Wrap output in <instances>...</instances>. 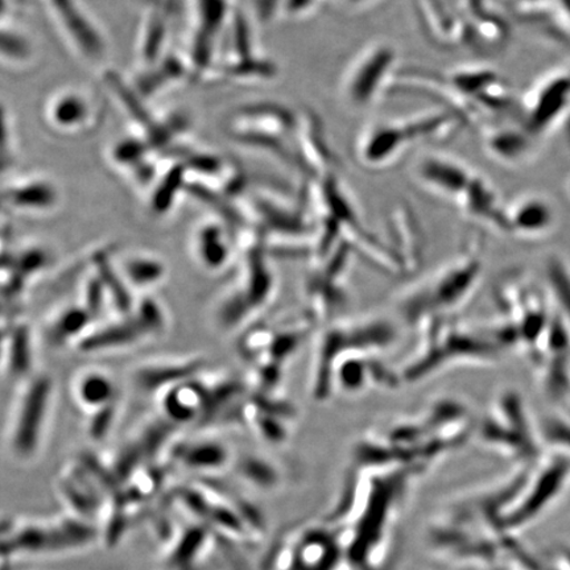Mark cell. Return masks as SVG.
Instances as JSON below:
<instances>
[{
    "label": "cell",
    "instance_id": "obj_1",
    "mask_svg": "<svg viewBox=\"0 0 570 570\" xmlns=\"http://www.w3.org/2000/svg\"><path fill=\"white\" fill-rule=\"evenodd\" d=\"M484 269V238L481 232H474L451 258L399 292L395 309L413 330L425 321L459 316L480 288Z\"/></svg>",
    "mask_w": 570,
    "mask_h": 570
},
{
    "label": "cell",
    "instance_id": "obj_2",
    "mask_svg": "<svg viewBox=\"0 0 570 570\" xmlns=\"http://www.w3.org/2000/svg\"><path fill=\"white\" fill-rule=\"evenodd\" d=\"M415 331V344L396 366L403 386L454 367L494 365L504 351L487 326L468 324L459 316L425 321Z\"/></svg>",
    "mask_w": 570,
    "mask_h": 570
},
{
    "label": "cell",
    "instance_id": "obj_3",
    "mask_svg": "<svg viewBox=\"0 0 570 570\" xmlns=\"http://www.w3.org/2000/svg\"><path fill=\"white\" fill-rule=\"evenodd\" d=\"M313 334L309 394L316 403L334 396L333 373L340 360L356 352L384 353L397 340L396 325L387 317L341 316L317 326Z\"/></svg>",
    "mask_w": 570,
    "mask_h": 570
},
{
    "label": "cell",
    "instance_id": "obj_4",
    "mask_svg": "<svg viewBox=\"0 0 570 570\" xmlns=\"http://www.w3.org/2000/svg\"><path fill=\"white\" fill-rule=\"evenodd\" d=\"M532 433L522 397L505 390L476 419L474 438L488 451L503 458L531 460L538 453Z\"/></svg>",
    "mask_w": 570,
    "mask_h": 570
},
{
    "label": "cell",
    "instance_id": "obj_5",
    "mask_svg": "<svg viewBox=\"0 0 570 570\" xmlns=\"http://www.w3.org/2000/svg\"><path fill=\"white\" fill-rule=\"evenodd\" d=\"M354 249L346 242L321 258L312 259L304 282L306 313L317 326L344 316L351 304V276Z\"/></svg>",
    "mask_w": 570,
    "mask_h": 570
},
{
    "label": "cell",
    "instance_id": "obj_6",
    "mask_svg": "<svg viewBox=\"0 0 570 570\" xmlns=\"http://www.w3.org/2000/svg\"><path fill=\"white\" fill-rule=\"evenodd\" d=\"M399 52L392 42L377 40L362 49L345 70L340 98L348 110L366 111L389 95L397 73Z\"/></svg>",
    "mask_w": 570,
    "mask_h": 570
},
{
    "label": "cell",
    "instance_id": "obj_7",
    "mask_svg": "<svg viewBox=\"0 0 570 570\" xmlns=\"http://www.w3.org/2000/svg\"><path fill=\"white\" fill-rule=\"evenodd\" d=\"M403 386L396 366L383 353L356 352L340 360L333 373L334 395H362L373 390H397Z\"/></svg>",
    "mask_w": 570,
    "mask_h": 570
},
{
    "label": "cell",
    "instance_id": "obj_8",
    "mask_svg": "<svg viewBox=\"0 0 570 570\" xmlns=\"http://www.w3.org/2000/svg\"><path fill=\"white\" fill-rule=\"evenodd\" d=\"M446 77L487 119L497 114L508 112L515 107L514 95L509 83L493 68L460 67L449 71Z\"/></svg>",
    "mask_w": 570,
    "mask_h": 570
},
{
    "label": "cell",
    "instance_id": "obj_9",
    "mask_svg": "<svg viewBox=\"0 0 570 570\" xmlns=\"http://www.w3.org/2000/svg\"><path fill=\"white\" fill-rule=\"evenodd\" d=\"M413 146L401 119L375 120L355 141V158L372 173H381L401 160Z\"/></svg>",
    "mask_w": 570,
    "mask_h": 570
},
{
    "label": "cell",
    "instance_id": "obj_10",
    "mask_svg": "<svg viewBox=\"0 0 570 570\" xmlns=\"http://www.w3.org/2000/svg\"><path fill=\"white\" fill-rule=\"evenodd\" d=\"M476 170L454 156L431 153L420 158L413 167L415 181L428 194L451 203L454 208L469 188Z\"/></svg>",
    "mask_w": 570,
    "mask_h": 570
},
{
    "label": "cell",
    "instance_id": "obj_11",
    "mask_svg": "<svg viewBox=\"0 0 570 570\" xmlns=\"http://www.w3.org/2000/svg\"><path fill=\"white\" fill-rule=\"evenodd\" d=\"M51 395L52 381L48 376L38 375L28 383L11 430V445L19 458H28L38 449Z\"/></svg>",
    "mask_w": 570,
    "mask_h": 570
},
{
    "label": "cell",
    "instance_id": "obj_12",
    "mask_svg": "<svg viewBox=\"0 0 570 570\" xmlns=\"http://www.w3.org/2000/svg\"><path fill=\"white\" fill-rule=\"evenodd\" d=\"M296 155L302 173L309 180L338 174V160L327 140L323 122L315 112L298 114L296 128Z\"/></svg>",
    "mask_w": 570,
    "mask_h": 570
},
{
    "label": "cell",
    "instance_id": "obj_13",
    "mask_svg": "<svg viewBox=\"0 0 570 570\" xmlns=\"http://www.w3.org/2000/svg\"><path fill=\"white\" fill-rule=\"evenodd\" d=\"M387 244L394 253L403 276H411L422 266L425 240L416 214L410 205L401 203L392 206L387 217Z\"/></svg>",
    "mask_w": 570,
    "mask_h": 570
},
{
    "label": "cell",
    "instance_id": "obj_14",
    "mask_svg": "<svg viewBox=\"0 0 570 570\" xmlns=\"http://www.w3.org/2000/svg\"><path fill=\"white\" fill-rule=\"evenodd\" d=\"M416 16L432 45L451 48L472 42L465 16L462 11H453L441 0H419Z\"/></svg>",
    "mask_w": 570,
    "mask_h": 570
},
{
    "label": "cell",
    "instance_id": "obj_15",
    "mask_svg": "<svg viewBox=\"0 0 570 570\" xmlns=\"http://www.w3.org/2000/svg\"><path fill=\"white\" fill-rule=\"evenodd\" d=\"M209 386L196 377L163 391L161 410L170 425L203 422L208 407Z\"/></svg>",
    "mask_w": 570,
    "mask_h": 570
},
{
    "label": "cell",
    "instance_id": "obj_16",
    "mask_svg": "<svg viewBox=\"0 0 570 570\" xmlns=\"http://www.w3.org/2000/svg\"><path fill=\"white\" fill-rule=\"evenodd\" d=\"M401 120L413 146L420 142H444L468 127L458 114L441 106L411 114Z\"/></svg>",
    "mask_w": 570,
    "mask_h": 570
},
{
    "label": "cell",
    "instance_id": "obj_17",
    "mask_svg": "<svg viewBox=\"0 0 570 570\" xmlns=\"http://www.w3.org/2000/svg\"><path fill=\"white\" fill-rule=\"evenodd\" d=\"M483 147L494 161L502 166L517 167L531 158L533 135L522 127L484 126Z\"/></svg>",
    "mask_w": 570,
    "mask_h": 570
},
{
    "label": "cell",
    "instance_id": "obj_18",
    "mask_svg": "<svg viewBox=\"0 0 570 570\" xmlns=\"http://www.w3.org/2000/svg\"><path fill=\"white\" fill-rule=\"evenodd\" d=\"M509 235L518 237H537L550 229L552 210L546 199L524 196L511 205H505Z\"/></svg>",
    "mask_w": 570,
    "mask_h": 570
},
{
    "label": "cell",
    "instance_id": "obj_19",
    "mask_svg": "<svg viewBox=\"0 0 570 570\" xmlns=\"http://www.w3.org/2000/svg\"><path fill=\"white\" fill-rule=\"evenodd\" d=\"M145 337H148L145 327L141 326L137 317L128 315L117 323L107 324L89 332L78 342V346L87 353L117 351V348L137 344Z\"/></svg>",
    "mask_w": 570,
    "mask_h": 570
},
{
    "label": "cell",
    "instance_id": "obj_20",
    "mask_svg": "<svg viewBox=\"0 0 570 570\" xmlns=\"http://www.w3.org/2000/svg\"><path fill=\"white\" fill-rule=\"evenodd\" d=\"M275 275L267 261L266 244L253 246L246 261L244 287L240 288L255 311L266 306L275 294Z\"/></svg>",
    "mask_w": 570,
    "mask_h": 570
},
{
    "label": "cell",
    "instance_id": "obj_21",
    "mask_svg": "<svg viewBox=\"0 0 570 570\" xmlns=\"http://www.w3.org/2000/svg\"><path fill=\"white\" fill-rule=\"evenodd\" d=\"M202 368V361L158 362L141 367L135 380L142 390L166 391L175 384L196 377Z\"/></svg>",
    "mask_w": 570,
    "mask_h": 570
},
{
    "label": "cell",
    "instance_id": "obj_22",
    "mask_svg": "<svg viewBox=\"0 0 570 570\" xmlns=\"http://www.w3.org/2000/svg\"><path fill=\"white\" fill-rule=\"evenodd\" d=\"M48 119L59 130L73 131L83 128L90 119V104L80 92L57 95L48 107Z\"/></svg>",
    "mask_w": 570,
    "mask_h": 570
},
{
    "label": "cell",
    "instance_id": "obj_23",
    "mask_svg": "<svg viewBox=\"0 0 570 570\" xmlns=\"http://www.w3.org/2000/svg\"><path fill=\"white\" fill-rule=\"evenodd\" d=\"M92 263H95V273L102 281L107 295H109L120 315H131L137 302L134 301L131 288L128 287L119 268L117 265H112L110 254L107 252L97 253L92 256Z\"/></svg>",
    "mask_w": 570,
    "mask_h": 570
},
{
    "label": "cell",
    "instance_id": "obj_24",
    "mask_svg": "<svg viewBox=\"0 0 570 570\" xmlns=\"http://www.w3.org/2000/svg\"><path fill=\"white\" fill-rule=\"evenodd\" d=\"M76 397L85 409L96 412L116 403L117 386L106 373L90 370L78 377Z\"/></svg>",
    "mask_w": 570,
    "mask_h": 570
},
{
    "label": "cell",
    "instance_id": "obj_25",
    "mask_svg": "<svg viewBox=\"0 0 570 570\" xmlns=\"http://www.w3.org/2000/svg\"><path fill=\"white\" fill-rule=\"evenodd\" d=\"M91 313L82 304L63 308L53 317L48 327V340L52 345H62L75 340H82L92 324Z\"/></svg>",
    "mask_w": 570,
    "mask_h": 570
},
{
    "label": "cell",
    "instance_id": "obj_26",
    "mask_svg": "<svg viewBox=\"0 0 570 570\" xmlns=\"http://www.w3.org/2000/svg\"><path fill=\"white\" fill-rule=\"evenodd\" d=\"M196 253L205 268H224L230 259L232 249L223 226L212 223L199 227L196 235Z\"/></svg>",
    "mask_w": 570,
    "mask_h": 570
},
{
    "label": "cell",
    "instance_id": "obj_27",
    "mask_svg": "<svg viewBox=\"0 0 570 570\" xmlns=\"http://www.w3.org/2000/svg\"><path fill=\"white\" fill-rule=\"evenodd\" d=\"M4 203L16 209L49 210L57 203V194L51 183L31 180L4 190Z\"/></svg>",
    "mask_w": 570,
    "mask_h": 570
},
{
    "label": "cell",
    "instance_id": "obj_28",
    "mask_svg": "<svg viewBox=\"0 0 570 570\" xmlns=\"http://www.w3.org/2000/svg\"><path fill=\"white\" fill-rule=\"evenodd\" d=\"M128 287L147 289L159 284L167 274L164 263L148 254H134L122 261L118 267Z\"/></svg>",
    "mask_w": 570,
    "mask_h": 570
},
{
    "label": "cell",
    "instance_id": "obj_29",
    "mask_svg": "<svg viewBox=\"0 0 570 570\" xmlns=\"http://www.w3.org/2000/svg\"><path fill=\"white\" fill-rule=\"evenodd\" d=\"M176 458L189 468L216 469L229 460V452L218 441L199 440L178 446Z\"/></svg>",
    "mask_w": 570,
    "mask_h": 570
},
{
    "label": "cell",
    "instance_id": "obj_30",
    "mask_svg": "<svg viewBox=\"0 0 570 570\" xmlns=\"http://www.w3.org/2000/svg\"><path fill=\"white\" fill-rule=\"evenodd\" d=\"M7 368L13 376H26L32 367V341L30 330L20 324L11 327L7 337Z\"/></svg>",
    "mask_w": 570,
    "mask_h": 570
},
{
    "label": "cell",
    "instance_id": "obj_31",
    "mask_svg": "<svg viewBox=\"0 0 570 570\" xmlns=\"http://www.w3.org/2000/svg\"><path fill=\"white\" fill-rule=\"evenodd\" d=\"M255 312L253 305L249 304L242 291H235L230 296H227L223 304H220L217 312V320L220 326L225 330H233V327L244 323V321Z\"/></svg>",
    "mask_w": 570,
    "mask_h": 570
},
{
    "label": "cell",
    "instance_id": "obj_32",
    "mask_svg": "<svg viewBox=\"0 0 570 570\" xmlns=\"http://www.w3.org/2000/svg\"><path fill=\"white\" fill-rule=\"evenodd\" d=\"M131 315L137 317L148 336L160 333L166 326V315H164L161 305L155 302L154 298H145V301L135 304Z\"/></svg>",
    "mask_w": 570,
    "mask_h": 570
},
{
    "label": "cell",
    "instance_id": "obj_33",
    "mask_svg": "<svg viewBox=\"0 0 570 570\" xmlns=\"http://www.w3.org/2000/svg\"><path fill=\"white\" fill-rule=\"evenodd\" d=\"M107 295L105 285L99 276L95 273L88 277L87 283L83 285V301L82 305L87 308L92 317L101 316L104 312Z\"/></svg>",
    "mask_w": 570,
    "mask_h": 570
},
{
    "label": "cell",
    "instance_id": "obj_34",
    "mask_svg": "<svg viewBox=\"0 0 570 570\" xmlns=\"http://www.w3.org/2000/svg\"><path fill=\"white\" fill-rule=\"evenodd\" d=\"M116 403L107 405V407L92 412L89 433L95 440H101L109 434L116 419Z\"/></svg>",
    "mask_w": 570,
    "mask_h": 570
},
{
    "label": "cell",
    "instance_id": "obj_35",
    "mask_svg": "<svg viewBox=\"0 0 570 570\" xmlns=\"http://www.w3.org/2000/svg\"><path fill=\"white\" fill-rule=\"evenodd\" d=\"M381 0H332L331 4L346 13H360L372 9Z\"/></svg>",
    "mask_w": 570,
    "mask_h": 570
}]
</instances>
